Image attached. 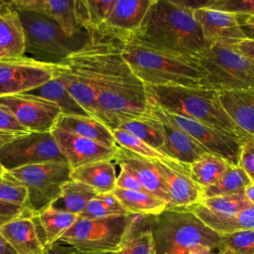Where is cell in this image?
I'll return each mask as SVG.
<instances>
[{
  "instance_id": "1",
  "label": "cell",
  "mask_w": 254,
  "mask_h": 254,
  "mask_svg": "<svg viewBox=\"0 0 254 254\" xmlns=\"http://www.w3.org/2000/svg\"><path fill=\"white\" fill-rule=\"evenodd\" d=\"M85 43L73 55L93 81L97 119L111 131L121 122L150 116L146 85L122 56L121 41L86 29Z\"/></svg>"
},
{
  "instance_id": "2",
  "label": "cell",
  "mask_w": 254,
  "mask_h": 254,
  "mask_svg": "<svg viewBox=\"0 0 254 254\" xmlns=\"http://www.w3.org/2000/svg\"><path fill=\"white\" fill-rule=\"evenodd\" d=\"M127 39L189 58L208 46L192 10L179 0H152L142 23Z\"/></svg>"
},
{
  "instance_id": "3",
  "label": "cell",
  "mask_w": 254,
  "mask_h": 254,
  "mask_svg": "<svg viewBox=\"0 0 254 254\" xmlns=\"http://www.w3.org/2000/svg\"><path fill=\"white\" fill-rule=\"evenodd\" d=\"M149 102L165 111L213 126L242 143L254 139L241 131L223 109L218 91L206 87L146 85Z\"/></svg>"
},
{
  "instance_id": "4",
  "label": "cell",
  "mask_w": 254,
  "mask_h": 254,
  "mask_svg": "<svg viewBox=\"0 0 254 254\" xmlns=\"http://www.w3.org/2000/svg\"><path fill=\"white\" fill-rule=\"evenodd\" d=\"M121 50L129 67L145 85L202 86L204 74L189 57L149 48L131 39L121 41Z\"/></svg>"
},
{
  "instance_id": "5",
  "label": "cell",
  "mask_w": 254,
  "mask_h": 254,
  "mask_svg": "<svg viewBox=\"0 0 254 254\" xmlns=\"http://www.w3.org/2000/svg\"><path fill=\"white\" fill-rule=\"evenodd\" d=\"M156 254H188L197 245H205L221 252L222 235L205 225L187 209H165L148 216Z\"/></svg>"
},
{
  "instance_id": "6",
  "label": "cell",
  "mask_w": 254,
  "mask_h": 254,
  "mask_svg": "<svg viewBox=\"0 0 254 254\" xmlns=\"http://www.w3.org/2000/svg\"><path fill=\"white\" fill-rule=\"evenodd\" d=\"M190 59L204 74L202 87L219 92L254 86V62L230 46L208 45Z\"/></svg>"
},
{
  "instance_id": "7",
  "label": "cell",
  "mask_w": 254,
  "mask_h": 254,
  "mask_svg": "<svg viewBox=\"0 0 254 254\" xmlns=\"http://www.w3.org/2000/svg\"><path fill=\"white\" fill-rule=\"evenodd\" d=\"M17 11V10H16ZM25 35V54L51 64H58L78 50L85 41L68 38L50 17L35 11H17Z\"/></svg>"
},
{
  "instance_id": "8",
  "label": "cell",
  "mask_w": 254,
  "mask_h": 254,
  "mask_svg": "<svg viewBox=\"0 0 254 254\" xmlns=\"http://www.w3.org/2000/svg\"><path fill=\"white\" fill-rule=\"evenodd\" d=\"M71 168L66 161L31 165L7 172L27 190L26 208L38 214L61 195L64 184L70 181Z\"/></svg>"
},
{
  "instance_id": "9",
  "label": "cell",
  "mask_w": 254,
  "mask_h": 254,
  "mask_svg": "<svg viewBox=\"0 0 254 254\" xmlns=\"http://www.w3.org/2000/svg\"><path fill=\"white\" fill-rule=\"evenodd\" d=\"M130 214L106 218L78 217L58 241L87 252H117L129 223Z\"/></svg>"
},
{
  "instance_id": "10",
  "label": "cell",
  "mask_w": 254,
  "mask_h": 254,
  "mask_svg": "<svg viewBox=\"0 0 254 254\" xmlns=\"http://www.w3.org/2000/svg\"><path fill=\"white\" fill-rule=\"evenodd\" d=\"M65 161L52 132L15 136L0 148V164L6 172L48 162Z\"/></svg>"
},
{
  "instance_id": "11",
  "label": "cell",
  "mask_w": 254,
  "mask_h": 254,
  "mask_svg": "<svg viewBox=\"0 0 254 254\" xmlns=\"http://www.w3.org/2000/svg\"><path fill=\"white\" fill-rule=\"evenodd\" d=\"M56 75V64L32 57L0 59V96L27 93Z\"/></svg>"
},
{
  "instance_id": "12",
  "label": "cell",
  "mask_w": 254,
  "mask_h": 254,
  "mask_svg": "<svg viewBox=\"0 0 254 254\" xmlns=\"http://www.w3.org/2000/svg\"><path fill=\"white\" fill-rule=\"evenodd\" d=\"M159 109L168 120L180 127L197 142L206 153L218 156L232 166L239 165L243 144L241 141L213 126L165 111L160 107Z\"/></svg>"
},
{
  "instance_id": "13",
  "label": "cell",
  "mask_w": 254,
  "mask_h": 254,
  "mask_svg": "<svg viewBox=\"0 0 254 254\" xmlns=\"http://www.w3.org/2000/svg\"><path fill=\"white\" fill-rule=\"evenodd\" d=\"M7 4L17 11L27 10L42 13L63 29L68 38L80 37L88 25L85 0H11Z\"/></svg>"
},
{
  "instance_id": "14",
  "label": "cell",
  "mask_w": 254,
  "mask_h": 254,
  "mask_svg": "<svg viewBox=\"0 0 254 254\" xmlns=\"http://www.w3.org/2000/svg\"><path fill=\"white\" fill-rule=\"evenodd\" d=\"M0 106L30 132H52L63 114L56 103L30 93L0 96Z\"/></svg>"
},
{
  "instance_id": "15",
  "label": "cell",
  "mask_w": 254,
  "mask_h": 254,
  "mask_svg": "<svg viewBox=\"0 0 254 254\" xmlns=\"http://www.w3.org/2000/svg\"><path fill=\"white\" fill-rule=\"evenodd\" d=\"M168 196L166 209H186L202 200V189L189 175V166L173 160H155Z\"/></svg>"
},
{
  "instance_id": "16",
  "label": "cell",
  "mask_w": 254,
  "mask_h": 254,
  "mask_svg": "<svg viewBox=\"0 0 254 254\" xmlns=\"http://www.w3.org/2000/svg\"><path fill=\"white\" fill-rule=\"evenodd\" d=\"M65 161L72 169L98 161H113L116 146L105 144L65 132L58 127L52 131Z\"/></svg>"
},
{
  "instance_id": "17",
  "label": "cell",
  "mask_w": 254,
  "mask_h": 254,
  "mask_svg": "<svg viewBox=\"0 0 254 254\" xmlns=\"http://www.w3.org/2000/svg\"><path fill=\"white\" fill-rule=\"evenodd\" d=\"M56 75L61 78L82 109L89 116L97 119L98 106L93 81L73 53L63 62L56 64Z\"/></svg>"
},
{
  "instance_id": "18",
  "label": "cell",
  "mask_w": 254,
  "mask_h": 254,
  "mask_svg": "<svg viewBox=\"0 0 254 254\" xmlns=\"http://www.w3.org/2000/svg\"><path fill=\"white\" fill-rule=\"evenodd\" d=\"M192 14L208 45L221 44L232 47L246 39L234 14L207 7L194 9Z\"/></svg>"
},
{
  "instance_id": "19",
  "label": "cell",
  "mask_w": 254,
  "mask_h": 254,
  "mask_svg": "<svg viewBox=\"0 0 254 254\" xmlns=\"http://www.w3.org/2000/svg\"><path fill=\"white\" fill-rule=\"evenodd\" d=\"M151 2L152 0H116L104 23L90 30L123 41L138 29Z\"/></svg>"
},
{
  "instance_id": "20",
  "label": "cell",
  "mask_w": 254,
  "mask_h": 254,
  "mask_svg": "<svg viewBox=\"0 0 254 254\" xmlns=\"http://www.w3.org/2000/svg\"><path fill=\"white\" fill-rule=\"evenodd\" d=\"M149 112L160 122L164 136V147L162 153L168 158L183 165L190 166L206 153L204 149L188 133L168 120L163 115L159 107L150 103Z\"/></svg>"
},
{
  "instance_id": "21",
  "label": "cell",
  "mask_w": 254,
  "mask_h": 254,
  "mask_svg": "<svg viewBox=\"0 0 254 254\" xmlns=\"http://www.w3.org/2000/svg\"><path fill=\"white\" fill-rule=\"evenodd\" d=\"M113 162L130 169L148 192L163 199L166 203L168 202L165 184L155 160L117 146Z\"/></svg>"
},
{
  "instance_id": "22",
  "label": "cell",
  "mask_w": 254,
  "mask_h": 254,
  "mask_svg": "<svg viewBox=\"0 0 254 254\" xmlns=\"http://www.w3.org/2000/svg\"><path fill=\"white\" fill-rule=\"evenodd\" d=\"M0 234L17 254H42L45 249L30 211L0 226Z\"/></svg>"
},
{
  "instance_id": "23",
  "label": "cell",
  "mask_w": 254,
  "mask_h": 254,
  "mask_svg": "<svg viewBox=\"0 0 254 254\" xmlns=\"http://www.w3.org/2000/svg\"><path fill=\"white\" fill-rule=\"evenodd\" d=\"M218 97L233 123L245 134L254 138V86L219 91Z\"/></svg>"
},
{
  "instance_id": "24",
  "label": "cell",
  "mask_w": 254,
  "mask_h": 254,
  "mask_svg": "<svg viewBox=\"0 0 254 254\" xmlns=\"http://www.w3.org/2000/svg\"><path fill=\"white\" fill-rule=\"evenodd\" d=\"M186 209L192 212L205 225L220 235L242 230H254V205L232 216L215 214L199 203Z\"/></svg>"
},
{
  "instance_id": "25",
  "label": "cell",
  "mask_w": 254,
  "mask_h": 254,
  "mask_svg": "<svg viewBox=\"0 0 254 254\" xmlns=\"http://www.w3.org/2000/svg\"><path fill=\"white\" fill-rule=\"evenodd\" d=\"M0 51L6 58L25 56V35L18 12L0 1Z\"/></svg>"
},
{
  "instance_id": "26",
  "label": "cell",
  "mask_w": 254,
  "mask_h": 254,
  "mask_svg": "<svg viewBox=\"0 0 254 254\" xmlns=\"http://www.w3.org/2000/svg\"><path fill=\"white\" fill-rule=\"evenodd\" d=\"M56 127L107 146H116L112 131L101 121L91 116L62 114L57 121Z\"/></svg>"
},
{
  "instance_id": "27",
  "label": "cell",
  "mask_w": 254,
  "mask_h": 254,
  "mask_svg": "<svg viewBox=\"0 0 254 254\" xmlns=\"http://www.w3.org/2000/svg\"><path fill=\"white\" fill-rule=\"evenodd\" d=\"M116 169L113 161L93 162L70 172V180L82 183L98 193L112 192L116 186Z\"/></svg>"
},
{
  "instance_id": "28",
  "label": "cell",
  "mask_w": 254,
  "mask_h": 254,
  "mask_svg": "<svg viewBox=\"0 0 254 254\" xmlns=\"http://www.w3.org/2000/svg\"><path fill=\"white\" fill-rule=\"evenodd\" d=\"M32 215L45 248L60 240L78 218L76 214L53 206H48L38 214Z\"/></svg>"
},
{
  "instance_id": "29",
  "label": "cell",
  "mask_w": 254,
  "mask_h": 254,
  "mask_svg": "<svg viewBox=\"0 0 254 254\" xmlns=\"http://www.w3.org/2000/svg\"><path fill=\"white\" fill-rule=\"evenodd\" d=\"M116 254H156L148 216L130 214L127 229Z\"/></svg>"
},
{
  "instance_id": "30",
  "label": "cell",
  "mask_w": 254,
  "mask_h": 254,
  "mask_svg": "<svg viewBox=\"0 0 254 254\" xmlns=\"http://www.w3.org/2000/svg\"><path fill=\"white\" fill-rule=\"evenodd\" d=\"M112 192L130 214L157 215L167 207V203L163 199L147 191L115 189Z\"/></svg>"
},
{
  "instance_id": "31",
  "label": "cell",
  "mask_w": 254,
  "mask_h": 254,
  "mask_svg": "<svg viewBox=\"0 0 254 254\" xmlns=\"http://www.w3.org/2000/svg\"><path fill=\"white\" fill-rule=\"evenodd\" d=\"M27 93L43 97L56 103L65 115L89 116L68 92L61 78L55 75L51 80Z\"/></svg>"
},
{
  "instance_id": "32",
  "label": "cell",
  "mask_w": 254,
  "mask_h": 254,
  "mask_svg": "<svg viewBox=\"0 0 254 254\" xmlns=\"http://www.w3.org/2000/svg\"><path fill=\"white\" fill-rule=\"evenodd\" d=\"M224 159L204 153L189 166V175L191 180L202 190L215 184L229 168Z\"/></svg>"
},
{
  "instance_id": "33",
  "label": "cell",
  "mask_w": 254,
  "mask_h": 254,
  "mask_svg": "<svg viewBox=\"0 0 254 254\" xmlns=\"http://www.w3.org/2000/svg\"><path fill=\"white\" fill-rule=\"evenodd\" d=\"M97 194L98 192L92 188L70 180L64 184L60 197L51 206L79 215L88 201Z\"/></svg>"
},
{
  "instance_id": "34",
  "label": "cell",
  "mask_w": 254,
  "mask_h": 254,
  "mask_svg": "<svg viewBox=\"0 0 254 254\" xmlns=\"http://www.w3.org/2000/svg\"><path fill=\"white\" fill-rule=\"evenodd\" d=\"M251 183V180L239 166L230 165L215 184L202 190V197L210 198L243 193Z\"/></svg>"
},
{
  "instance_id": "35",
  "label": "cell",
  "mask_w": 254,
  "mask_h": 254,
  "mask_svg": "<svg viewBox=\"0 0 254 254\" xmlns=\"http://www.w3.org/2000/svg\"><path fill=\"white\" fill-rule=\"evenodd\" d=\"M117 128L130 132L162 153L164 147V136L159 120L151 114L146 118L125 120L121 122Z\"/></svg>"
},
{
  "instance_id": "36",
  "label": "cell",
  "mask_w": 254,
  "mask_h": 254,
  "mask_svg": "<svg viewBox=\"0 0 254 254\" xmlns=\"http://www.w3.org/2000/svg\"><path fill=\"white\" fill-rule=\"evenodd\" d=\"M127 214L130 213L125 210L113 192H107L98 193L95 197L89 200L78 217L96 219Z\"/></svg>"
},
{
  "instance_id": "37",
  "label": "cell",
  "mask_w": 254,
  "mask_h": 254,
  "mask_svg": "<svg viewBox=\"0 0 254 254\" xmlns=\"http://www.w3.org/2000/svg\"><path fill=\"white\" fill-rule=\"evenodd\" d=\"M199 204L215 214L224 216L235 215L252 205L244 192L203 198Z\"/></svg>"
},
{
  "instance_id": "38",
  "label": "cell",
  "mask_w": 254,
  "mask_h": 254,
  "mask_svg": "<svg viewBox=\"0 0 254 254\" xmlns=\"http://www.w3.org/2000/svg\"><path fill=\"white\" fill-rule=\"evenodd\" d=\"M115 143L117 146L126 149L128 151H131L137 155H140L142 157L152 159V160H158V161H165V160H172L168 158L165 154L161 153L157 149L151 147L135 135L131 134L130 132L121 129L116 128L112 130ZM174 161V160H173Z\"/></svg>"
},
{
  "instance_id": "39",
  "label": "cell",
  "mask_w": 254,
  "mask_h": 254,
  "mask_svg": "<svg viewBox=\"0 0 254 254\" xmlns=\"http://www.w3.org/2000/svg\"><path fill=\"white\" fill-rule=\"evenodd\" d=\"M0 200L26 206L27 190L25 187L7 172L0 176Z\"/></svg>"
},
{
  "instance_id": "40",
  "label": "cell",
  "mask_w": 254,
  "mask_h": 254,
  "mask_svg": "<svg viewBox=\"0 0 254 254\" xmlns=\"http://www.w3.org/2000/svg\"><path fill=\"white\" fill-rule=\"evenodd\" d=\"M224 249L233 254H254V230H242L222 235Z\"/></svg>"
},
{
  "instance_id": "41",
  "label": "cell",
  "mask_w": 254,
  "mask_h": 254,
  "mask_svg": "<svg viewBox=\"0 0 254 254\" xmlns=\"http://www.w3.org/2000/svg\"><path fill=\"white\" fill-rule=\"evenodd\" d=\"M203 7L236 16L254 15V0H206Z\"/></svg>"
},
{
  "instance_id": "42",
  "label": "cell",
  "mask_w": 254,
  "mask_h": 254,
  "mask_svg": "<svg viewBox=\"0 0 254 254\" xmlns=\"http://www.w3.org/2000/svg\"><path fill=\"white\" fill-rule=\"evenodd\" d=\"M88 11L86 29H95L104 23L109 16L116 0H85Z\"/></svg>"
},
{
  "instance_id": "43",
  "label": "cell",
  "mask_w": 254,
  "mask_h": 254,
  "mask_svg": "<svg viewBox=\"0 0 254 254\" xmlns=\"http://www.w3.org/2000/svg\"><path fill=\"white\" fill-rule=\"evenodd\" d=\"M118 166L120 167V173L117 175V178H116L115 189H121L126 190L147 191L146 189L142 186L140 181L136 178V176L132 173L130 169H128L123 165H118Z\"/></svg>"
},
{
  "instance_id": "44",
  "label": "cell",
  "mask_w": 254,
  "mask_h": 254,
  "mask_svg": "<svg viewBox=\"0 0 254 254\" xmlns=\"http://www.w3.org/2000/svg\"><path fill=\"white\" fill-rule=\"evenodd\" d=\"M238 166L254 183V139H250L242 144Z\"/></svg>"
},
{
  "instance_id": "45",
  "label": "cell",
  "mask_w": 254,
  "mask_h": 254,
  "mask_svg": "<svg viewBox=\"0 0 254 254\" xmlns=\"http://www.w3.org/2000/svg\"><path fill=\"white\" fill-rule=\"evenodd\" d=\"M0 132L18 136L29 133L30 131L23 127L7 109L0 106Z\"/></svg>"
},
{
  "instance_id": "46",
  "label": "cell",
  "mask_w": 254,
  "mask_h": 254,
  "mask_svg": "<svg viewBox=\"0 0 254 254\" xmlns=\"http://www.w3.org/2000/svg\"><path fill=\"white\" fill-rule=\"evenodd\" d=\"M29 212L24 205L0 200V226Z\"/></svg>"
},
{
  "instance_id": "47",
  "label": "cell",
  "mask_w": 254,
  "mask_h": 254,
  "mask_svg": "<svg viewBox=\"0 0 254 254\" xmlns=\"http://www.w3.org/2000/svg\"><path fill=\"white\" fill-rule=\"evenodd\" d=\"M42 254H116V252H87L79 250L65 242L57 241L56 243L46 247Z\"/></svg>"
},
{
  "instance_id": "48",
  "label": "cell",
  "mask_w": 254,
  "mask_h": 254,
  "mask_svg": "<svg viewBox=\"0 0 254 254\" xmlns=\"http://www.w3.org/2000/svg\"><path fill=\"white\" fill-rule=\"evenodd\" d=\"M232 48L254 62V40L244 39L232 46Z\"/></svg>"
},
{
  "instance_id": "49",
  "label": "cell",
  "mask_w": 254,
  "mask_h": 254,
  "mask_svg": "<svg viewBox=\"0 0 254 254\" xmlns=\"http://www.w3.org/2000/svg\"><path fill=\"white\" fill-rule=\"evenodd\" d=\"M220 252H214L210 247L205 245H197L188 252V254H219Z\"/></svg>"
},
{
  "instance_id": "50",
  "label": "cell",
  "mask_w": 254,
  "mask_h": 254,
  "mask_svg": "<svg viewBox=\"0 0 254 254\" xmlns=\"http://www.w3.org/2000/svg\"><path fill=\"white\" fill-rule=\"evenodd\" d=\"M0 254H17L1 234H0Z\"/></svg>"
},
{
  "instance_id": "51",
  "label": "cell",
  "mask_w": 254,
  "mask_h": 254,
  "mask_svg": "<svg viewBox=\"0 0 254 254\" xmlns=\"http://www.w3.org/2000/svg\"><path fill=\"white\" fill-rule=\"evenodd\" d=\"M239 25L254 26V15L251 16H236Z\"/></svg>"
},
{
  "instance_id": "52",
  "label": "cell",
  "mask_w": 254,
  "mask_h": 254,
  "mask_svg": "<svg viewBox=\"0 0 254 254\" xmlns=\"http://www.w3.org/2000/svg\"><path fill=\"white\" fill-rule=\"evenodd\" d=\"M242 32L244 33L246 39L254 40V26L250 25H240Z\"/></svg>"
},
{
  "instance_id": "53",
  "label": "cell",
  "mask_w": 254,
  "mask_h": 254,
  "mask_svg": "<svg viewBox=\"0 0 254 254\" xmlns=\"http://www.w3.org/2000/svg\"><path fill=\"white\" fill-rule=\"evenodd\" d=\"M246 197L248 198V200L251 202L252 205H254V183H251L247 189L244 191Z\"/></svg>"
},
{
  "instance_id": "54",
  "label": "cell",
  "mask_w": 254,
  "mask_h": 254,
  "mask_svg": "<svg viewBox=\"0 0 254 254\" xmlns=\"http://www.w3.org/2000/svg\"><path fill=\"white\" fill-rule=\"evenodd\" d=\"M14 137H15V135H13V134L0 132V148H1L3 145H5L6 143H8L10 140H12Z\"/></svg>"
},
{
  "instance_id": "55",
  "label": "cell",
  "mask_w": 254,
  "mask_h": 254,
  "mask_svg": "<svg viewBox=\"0 0 254 254\" xmlns=\"http://www.w3.org/2000/svg\"><path fill=\"white\" fill-rule=\"evenodd\" d=\"M6 173V171H5V169L2 167V165L0 164V176H3L4 174Z\"/></svg>"
},
{
  "instance_id": "56",
  "label": "cell",
  "mask_w": 254,
  "mask_h": 254,
  "mask_svg": "<svg viewBox=\"0 0 254 254\" xmlns=\"http://www.w3.org/2000/svg\"><path fill=\"white\" fill-rule=\"evenodd\" d=\"M219 254H233V253H231L229 250H227V249H225V250H223V251H221Z\"/></svg>"
},
{
  "instance_id": "57",
  "label": "cell",
  "mask_w": 254,
  "mask_h": 254,
  "mask_svg": "<svg viewBox=\"0 0 254 254\" xmlns=\"http://www.w3.org/2000/svg\"><path fill=\"white\" fill-rule=\"evenodd\" d=\"M4 58H6V57H5V55L0 51V59H4Z\"/></svg>"
}]
</instances>
